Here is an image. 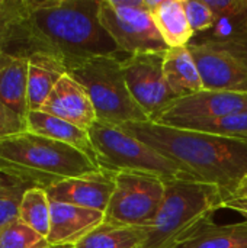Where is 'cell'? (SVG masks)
I'll use <instances>...</instances> for the list:
<instances>
[{
    "mask_svg": "<svg viewBox=\"0 0 247 248\" xmlns=\"http://www.w3.org/2000/svg\"><path fill=\"white\" fill-rule=\"evenodd\" d=\"M100 0H22L7 54H47L68 68L95 57H121L99 19Z\"/></svg>",
    "mask_w": 247,
    "mask_h": 248,
    "instance_id": "6da1fadb",
    "label": "cell"
},
{
    "mask_svg": "<svg viewBox=\"0 0 247 248\" xmlns=\"http://www.w3.org/2000/svg\"><path fill=\"white\" fill-rule=\"evenodd\" d=\"M119 128L192 171L198 180L218 186L229 199L247 176V141L150 121L131 122Z\"/></svg>",
    "mask_w": 247,
    "mask_h": 248,
    "instance_id": "7a4b0ae2",
    "label": "cell"
},
{
    "mask_svg": "<svg viewBox=\"0 0 247 248\" xmlns=\"http://www.w3.org/2000/svg\"><path fill=\"white\" fill-rule=\"evenodd\" d=\"M102 169L82 151L23 131L0 141V174L26 187L48 189Z\"/></svg>",
    "mask_w": 247,
    "mask_h": 248,
    "instance_id": "3957f363",
    "label": "cell"
},
{
    "mask_svg": "<svg viewBox=\"0 0 247 248\" xmlns=\"http://www.w3.org/2000/svg\"><path fill=\"white\" fill-rule=\"evenodd\" d=\"M227 195L215 185L194 179L165 180V198L154 221L146 227V248H170L198 222L224 208Z\"/></svg>",
    "mask_w": 247,
    "mask_h": 248,
    "instance_id": "277c9868",
    "label": "cell"
},
{
    "mask_svg": "<svg viewBox=\"0 0 247 248\" xmlns=\"http://www.w3.org/2000/svg\"><path fill=\"white\" fill-rule=\"evenodd\" d=\"M67 74L87 92L98 122L122 126L148 121L128 90L119 57H95L77 62L67 68Z\"/></svg>",
    "mask_w": 247,
    "mask_h": 248,
    "instance_id": "5b68a950",
    "label": "cell"
},
{
    "mask_svg": "<svg viewBox=\"0 0 247 248\" xmlns=\"http://www.w3.org/2000/svg\"><path fill=\"white\" fill-rule=\"evenodd\" d=\"M98 166L109 173H144L163 180L194 179L192 171L162 155L119 126L95 122L87 131Z\"/></svg>",
    "mask_w": 247,
    "mask_h": 248,
    "instance_id": "8992f818",
    "label": "cell"
},
{
    "mask_svg": "<svg viewBox=\"0 0 247 248\" xmlns=\"http://www.w3.org/2000/svg\"><path fill=\"white\" fill-rule=\"evenodd\" d=\"M165 198V180L144 173H115V190L105 211V222L148 227Z\"/></svg>",
    "mask_w": 247,
    "mask_h": 248,
    "instance_id": "52a82bcc",
    "label": "cell"
},
{
    "mask_svg": "<svg viewBox=\"0 0 247 248\" xmlns=\"http://www.w3.org/2000/svg\"><path fill=\"white\" fill-rule=\"evenodd\" d=\"M99 19L125 55L163 54L169 49L153 20L147 0L144 7H124L114 0H100Z\"/></svg>",
    "mask_w": 247,
    "mask_h": 248,
    "instance_id": "ba28073f",
    "label": "cell"
},
{
    "mask_svg": "<svg viewBox=\"0 0 247 248\" xmlns=\"http://www.w3.org/2000/svg\"><path fill=\"white\" fill-rule=\"evenodd\" d=\"M163 55L165 52L135 54L121 60L128 90L150 122L176 100L165 77Z\"/></svg>",
    "mask_w": 247,
    "mask_h": 248,
    "instance_id": "9c48e42d",
    "label": "cell"
},
{
    "mask_svg": "<svg viewBox=\"0 0 247 248\" xmlns=\"http://www.w3.org/2000/svg\"><path fill=\"white\" fill-rule=\"evenodd\" d=\"M215 15L214 26L197 36L204 44L226 51L247 64V0H205Z\"/></svg>",
    "mask_w": 247,
    "mask_h": 248,
    "instance_id": "30bf717a",
    "label": "cell"
},
{
    "mask_svg": "<svg viewBox=\"0 0 247 248\" xmlns=\"http://www.w3.org/2000/svg\"><path fill=\"white\" fill-rule=\"evenodd\" d=\"M242 112H247V94L202 90L173 100L153 122L172 126L178 122L220 119Z\"/></svg>",
    "mask_w": 247,
    "mask_h": 248,
    "instance_id": "8fae6325",
    "label": "cell"
},
{
    "mask_svg": "<svg viewBox=\"0 0 247 248\" xmlns=\"http://www.w3.org/2000/svg\"><path fill=\"white\" fill-rule=\"evenodd\" d=\"M202 80L204 90L247 94V64L223 49L194 44L188 45Z\"/></svg>",
    "mask_w": 247,
    "mask_h": 248,
    "instance_id": "7c38bea8",
    "label": "cell"
},
{
    "mask_svg": "<svg viewBox=\"0 0 247 248\" xmlns=\"http://www.w3.org/2000/svg\"><path fill=\"white\" fill-rule=\"evenodd\" d=\"M115 190V173L99 171L63 180L47 189L49 201L105 214Z\"/></svg>",
    "mask_w": 247,
    "mask_h": 248,
    "instance_id": "4fadbf2b",
    "label": "cell"
},
{
    "mask_svg": "<svg viewBox=\"0 0 247 248\" xmlns=\"http://www.w3.org/2000/svg\"><path fill=\"white\" fill-rule=\"evenodd\" d=\"M39 110L67 121L84 131H89L98 121L87 92L70 74H64L58 80Z\"/></svg>",
    "mask_w": 247,
    "mask_h": 248,
    "instance_id": "5bb4252c",
    "label": "cell"
},
{
    "mask_svg": "<svg viewBox=\"0 0 247 248\" xmlns=\"http://www.w3.org/2000/svg\"><path fill=\"white\" fill-rule=\"evenodd\" d=\"M103 221L105 214L100 211L51 201V221L47 240L49 246H76Z\"/></svg>",
    "mask_w": 247,
    "mask_h": 248,
    "instance_id": "9a60e30c",
    "label": "cell"
},
{
    "mask_svg": "<svg viewBox=\"0 0 247 248\" xmlns=\"http://www.w3.org/2000/svg\"><path fill=\"white\" fill-rule=\"evenodd\" d=\"M170 248H247V221L217 225L207 218L189 228Z\"/></svg>",
    "mask_w": 247,
    "mask_h": 248,
    "instance_id": "2e32d148",
    "label": "cell"
},
{
    "mask_svg": "<svg viewBox=\"0 0 247 248\" xmlns=\"http://www.w3.org/2000/svg\"><path fill=\"white\" fill-rule=\"evenodd\" d=\"M25 122H26L28 132L67 144V145L82 151L83 154H86L89 158H92L96 163V154H95V150H93V145H92L87 131L73 125L67 121H63L57 116L45 113L42 110H31L26 115Z\"/></svg>",
    "mask_w": 247,
    "mask_h": 248,
    "instance_id": "e0dca14e",
    "label": "cell"
},
{
    "mask_svg": "<svg viewBox=\"0 0 247 248\" xmlns=\"http://www.w3.org/2000/svg\"><path fill=\"white\" fill-rule=\"evenodd\" d=\"M64 74H67V67L55 57L47 54H32L28 58L26 103L29 112L41 109Z\"/></svg>",
    "mask_w": 247,
    "mask_h": 248,
    "instance_id": "ac0fdd59",
    "label": "cell"
},
{
    "mask_svg": "<svg viewBox=\"0 0 247 248\" xmlns=\"http://www.w3.org/2000/svg\"><path fill=\"white\" fill-rule=\"evenodd\" d=\"M163 71L176 99L204 90L198 65L188 46L169 48L163 55Z\"/></svg>",
    "mask_w": 247,
    "mask_h": 248,
    "instance_id": "d6986e66",
    "label": "cell"
},
{
    "mask_svg": "<svg viewBox=\"0 0 247 248\" xmlns=\"http://www.w3.org/2000/svg\"><path fill=\"white\" fill-rule=\"evenodd\" d=\"M153 20L169 48L188 46L194 32L185 15L182 0H147Z\"/></svg>",
    "mask_w": 247,
    "mask_h": 248,
    "instance_id": "ffe728a7",
    "label": "cell"
},
{
    "mask_svg": "<svg viewBox=\"0 0 247 248\" xmlns=\"http://www.w3.org/2000/svg\"><path fill=\"white\" fill-rule=\"evenodd\" d=\"M28 57L0 52V100L26 119Z\"/></svg>",
    "mask_w": 247,
    "mask_h": 248,
    "instance_id": "44dd1931",
    "label": "cell"
},
{
    "mask_svg": "<svg viewBox=\"0 0 247 248\" xmlns=\"http://www.w3.org/2000/svg\"><path fill=\"white\" fill-rule=\"evenodd\" d=\"M148 231L146 227H128L102 222L74 248H146Z\"/></svg>",
    "mask_w": 247,
    "mask_h": 248,
    "instance_id": "7402d4cb",
    "label": "cell"
},
{
    "mask_svg": "<svg viewBox=\"0 0 247 248\" xmlns=\"http://www.w3.org/2000/svg\"><path fill=\"white\" fill-rule=\"evenodd\" d=\"M19 221L35 230L38 234L48 237L51 221V201L45 189L28 187L20 199Z\"/></svg>",
    "mask_w": 247,
    "mask_h": 248,
    "instance_id": "603a6c76",
    "label": "cell"
},
{
    "mask_svg": "<svg viewBox=\"0 0 247 248\" xmlns=\"http://www.w3.org/2000/svg\"><path fill=\"white\" fill-rule=\"evenodd\" d=\"M172 128L189 129L205 132L218 137H227L234 140H247V112L234 113L230 116H224L220 119H202V121H189V122H178L172 125Z\"/></svg>",
    "mask_w": 247,
    "mask_h": 248,
    "instance_id": "cb8c5ba5",
    "label": "cell"
},
{
    "mask_svg": "<svg viewBox=\"0 0 247 248\" xmlns=\"http://www.w3.org/2000/svg\"><path fill=\"white\" fill-rule=\"evenodd\" d=\"M48 240L16 219L0 230V248H49Z\"/></svg>",
    "mask_w": 247,
    "mask_h": 248,
    "instance_id": "d4e9b609",
    "label": "cell"
},
{
    "mask_svg": "<svg viewBox=\"0 0 247 248\" xmlns=\"http://www.w3.org/2000/svg\"><path fill=\"white\" fill-rule=\"evenodd\" d=\"M182 1H183L186 19L195 36L210 31L214 26L215 15L205 3V0H182Z\"/></svg>",
    "mask_w": 247,
    "mask_h": 248,
    "instance_id": "484cf974",
    "label": "cell"
},
{
    "mask_svg": "<svg viewBox=\"0 0 247 248\" xmlns=\"http://www.w3.org/2000/svg\"><path fill=\"white\" fill-rule=\"evenodd\" d=\"M20 3L22 0H0V52L6 51L20 12Z\"/></svg>",
    "mask_w": 247,
    "mask_h": 248,
    "instance_id": "4316f807",
    "label": "cell"
},
{
    "mask_svg": "<svg viewBox=\"0 0 247 248\" xmlns=\"http://www.w3.org/2000/svg\"><path fill=\"white\" fill-rule=\"evenodd\" d=\"M26 186L17 185L12 192L0 196V230L7 224L19 219V206Z\"/></svg>",
    "mask_w": 247,
    "mask_h": 248,
    "instance_id": "83f0119b",
    "label": "cell"
},
{
    "mask_svg": "<svg viewBox=\"0 0 247 248\" xmlns=\"http://www.w3.org/2000/svg\"><path fill=\"white\" fill-rule=\"evenodd\" d=\"M23 131H26L25 119L0 100V141Z\"/></svg>",
    "mask_w": 247,
    "mask_h": 248,
    "instance_id": "f1b7e54d",
    "label": "cell"
},
{
    "mask_svg": "<svg viewBox=\"0 0 247 248\" xmlns=\"http://www.w3.org/2000/svg\"><path fill=\"white\" fill-rule=\"evenodd\" d=\"M226 209H231L237 214H240L242 217H245L247 219V201L246 199H237V198H233L230 201L226 202L224 205Z\"/></svg>",
    "mask_w": 247,
    "mask_h": 248,
    "instance_id": "f546056e",
    "label": "cell"
},
{
    "mask_svg": "<svg viewBox=\"0 0 247 248\" xmlns=\"http://www.w3.org/2000/svg\"><path fill=\"white\" fill-rule=\"evenodd\" d=\"M233 198H237V199H246L247 201V176L240 182V185L237 186V189H236V192H234V195H233ZM231 198V199H233ZM230 201V199H229Z\"/></svg>",
    "mask_w": 247,
    "mask_h": 248,
    "instance_id": "4dcf8cb0",
    "label": "cell"
},
{
    "mask_svg": "<svg viewBox=\"0 0 247 248\" xmlns=\"http://www.w3.org/2000/svg\"><path fill=\"white\" fill-rule=\"evenodd\" d=\"M16 186H17V183H13V182H10V183L7 182V183L1 185V186H0V196H3V195H6V193L12 192Z\"/></svg>",
    "mask_w": 247,
    "mask_h": 248,
    "instance_id": "1f68e13d",
    "label": "cell"
},
{
    "mask_svg": "<svg viewBox=\"0 0 247 248\" xmlns=\"http://www.w3.org/2000/svg\"><path fill=\"white\" fill-rule=\"evenodd\" d=\"M49 248H74V246H51Z\"/></svg>",
    "mask_w": 247,
    "mask_h": 248,
    "instance_id": "d6a6232c",
    "label": "cell"
},
{
    "mask_svg": "<svg viewBox=\"0 0 247 248\" xmlns=\"http://www.w3.org/2000/svg\"><path fill=\"white\" fill-rule=\"evenodd\" d=\"M4 183H7V180H3V176L0 174V186H1V185H4Z\"/></svg>",
    "mask_w": 247,
    "mask_h": 248,
    "instance_id": "836d02e7",
    "label": "cell"
},
{
    "mask_svg": "<svg viewBox=\"0 0 247 248\" xmlns=\"http://www.w3.org/2000/svg\"><path fill=\"white\" fill-rule=\"evenodd\" d=\"M246 141H247V140H246Z\"/></svg>",
    "mask_w": 247,
    "mask_h": 248,
    "instance_id": "e575fe53",
    "label": "cell"
}]
</instances>
